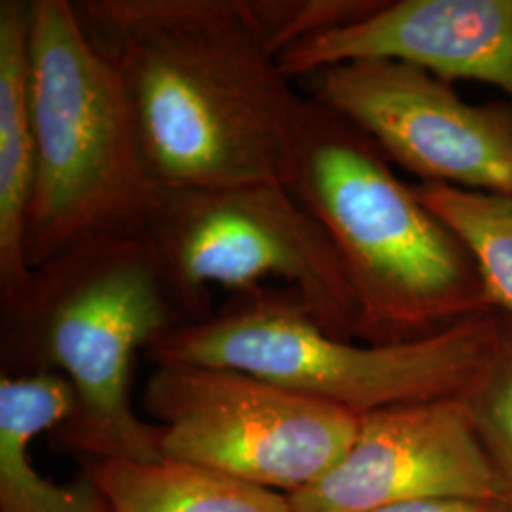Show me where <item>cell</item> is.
<instances>
[{
  "label": "cell",
  "instance_id": "1",
  "mask_svg": "<svg viewBox=\"0 0 512 512\" xmlns=\"http://www.w3.org/2000/svg\"><path fill=\"white\" fill-rule=\"evenodd\" d=\"M73 4L167 192L285 184L302 93L281 71L255 0Z\"/></svg>",
  "mask_w": 512,
  "mask_h": 512
},
{
  "label": "cell",
  "instance_id": "2",
  "mask_svg": "<svg viewBox=\"0 0 512 512\" xmlns=\"http://www.w3.org/2000/svg\"><path fill=\"white\" fill-rule=\"evenodd\" d=\"M183 313L148 239L78 247L33 268L0 300L2 376L57 372L74 391L71 416L50 433L57 450L90 461L158 463L162 427L131 403L133 365Z\"/></svg>",
  "mask_w": 512,
  "mask_h": 512
},
{
  "label": "cell",
  "instance_id": "3",
  "mask_svg": "<svg viewBox=\"0 0 512 512\" xmlns=\"http://www.w3.org/2000/svg\"><path fill=\"white\" fill-rule=\"evenodd\" d=\"M285 186L327 232L365 317L366 344L429 336L495 313L456 236L344 116L302 93Z\"/></svg>",
  "mask_w": 512,
  "mask_h": 512
},
{
  "label": "cell",
  "instance_id": "4",
  "mask_svg": "<svg viewBox=\"0 0 512 512\" xmlns=\"http://www.w3.org/2000/svg\"><path fill=\"white\" fill-rule=\"evenodd\" d=\"M29 95L37 148L23 230L29 268L101 241L147 239L167 190L73 0H29Z\"/></svg>",
  "mask_w": 512,
  "mask_h": 512
},
{
  "label": "cell",
  "instance_id": "5",
  "mask_svg": "<svg viewBox=\"0 0 512 512\" xmlns=\"http://www.w3.org/2000/svg\"><path fill=\"white\" fill-rule=\"evenodd\" d=\"M501 313L463 319L395 344L332 338L289 289L234 293L202 323L147 349L154 365L234 368L311 399L368 414L399 404L459 397L495 344Z\"/></svg>",
  "mask_w": 512,
  "mask_h": 512
},
{
  "label": "cell",
  "instance_id": "6",
  "mask_svg": "<svg viewBox=\"0 0 512 512\" xmlns=\"http://www.w3.org/2000/svg\"><path fill=\"white\" fill-rule=\"evenodd\" d=\"M147 239L186 325L215 313L213 287L239 293L277 279L329 336L365 342L342 258L285 184L167 192Z\"/></svg>",
  "mask_w": 512,
  "mask_h": 512
},
{
  "label": "cell",
  "instance_id": "7",
  "mask_svg": "<svg viewBox=\"0 0 512 512\" xmlns=\"http://www.w3.org/2000/svg\"><path fill=\"white\" fill-rule=\"evenodd\" d=\"M143 408L162 427V456L291 495L346 456L363 414L253 374L156 365Z\"/></svg>",
  "mask_w": 512,
  "mask_h": 512
},
{
  "label": "cell",
  "instance_id": "8",
  "mask_svg": "<svg viewBox=\"0 0 512 512\" xmlns=\"http://www.w3.org/2000/svg\"><path fill=\"white\" fill-rule=\"evenodd\" d=\"M423 184L512 194V103L471 105L446 82L397 61H349L302 78Z\"/></svg>",
  "mask_w": 512,
  "mask_h": 512
},
{
  "label": "cell",
  "instance_id": "9",
  "mask_svg": "<svg viewBox=\"0 0 512 512\" xmlns=\"http://www.w3.org/2000/svg\"><path fill=\"white\" fill-rule=\"evenodd\" d=\"M444 497L509 503L461 395L363 414L346 456L289 495L294 512H374Z\"/></svg>",
  "mask_w": 512,
  "mask_h": 512
},
{
  "label": "cell",
  "instance_id": "10",
  "mask_svg": "<svg viewBox=\"0 0 512 512\" xmlns=\"http://www.w3.org/2000/svg\"><path fill=\"white\" fill-rule=\"evenodd\" d=\"M397 61L494 86L512 103V0L380 2L365 18L306 38L277 57L291 80L349 61Z\"/></svg>",
  "mask_w": 512,
  "mask_h": 512
},
{
  "label": "cell",
  "instance_id": "11",
  "mask_svg": "<svg viewBox=\"0 0 512 512\" xmlns=\"http://www.w3.org/2000/svg\"><path fill=\"white\" fill-rule=\"evenodd\" d=\"M74 391L57 372L0 378V512H114L90 471L71 486L40 475L29 446L71 416Z\"/></svg>",
  "mask_w": 512,
  "mask_h": 512
},
{
  "label": "cell",
  "instance_id": "12",
  "mask_svg": "<svg viewBox=\"0 0 512 512\" xmlns=\"http://www.w3.org/2000/svg\"><path fill=\"white\" fill-rule=\"evenodd\" d=\"M35 128L29 95V0L0 2V300L31 275L23 251L35 181Z\"/></svg>",
  "mask_w": 512,
  "mask_h": 512
},
{
  "label": "cell",
  "instance_id": "13",
  "mask_svg": "<svg viewBox=\"0 0 512 512\" xmlns=\"http://www.w3.org/2000/svg\"><path fill=\"white\" fill-rule=\"evenodd\" d=\"M114 512H294L289 494L179 461H90Z\"/></svg>",
  "mask_w": 512,
  "mask_h": 512
},
{
  "label": "cell",
  "instance_id": "14",
  "mask_svg": "<svg viewBox=\"0 0 512 512\" xmlns=\"http://www.w3.org/2000/svg\"><path fill=\"white\" fill-rule=\"evenodd\" d=\"M414 190L471 256L492 310L512 321V194L423 183Z\"/></svg>",
  "mask_w": 512,
  "mask_h": 512
},
{
  "label": "cell",
  "instance_id": "15",
  "mask_svg": "<svg viewBox=\"0 0 512 512\" xmlns=\"http://www.w3.org/2000/svg\"><path fill=\"white\" fill-rule=\"evenodd\" d=\"M476 433L492 459L512 505V321L501 315V330L475 378L461 393Z\"/></svg>",
  "mask_w": 512,
  "mask_h": 512
},
{
  "label": "cell",
  "instance_id": "16",
  "mask_svg": "<svg viewBox=\"0 0 512 512\" xmlns=\"http://www.w3.org/2000/svg\"><path fill=\"white\" fill-rule=\"evenodd\" d=\"M378 4L376 0H255L277 57L306 38L365 18Z\"/></svg>",
  "mask_w": 512,
  "mask_h": 512
},
{
  "label": "cell",
  "instance_id": "17",
  "mask_svg": "<svg viewBox=\"0 0 512 512\" xmlns=\"http://www.w3.org/2000/svg\"><path fill=\"white\" fill-rule=\"evenodd\" d=\"M374 512H512V505L505 501H495V499L444 497V499L410 501V503L384 507Z\"/></svg>",
  "mask_w": 512,
  "mask_h": 512
}]
</instances>
